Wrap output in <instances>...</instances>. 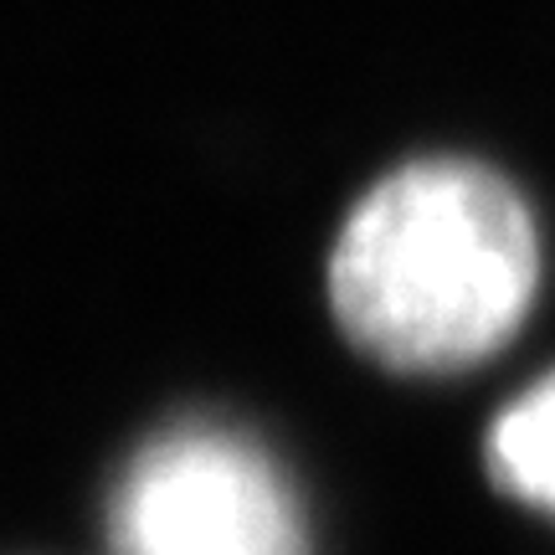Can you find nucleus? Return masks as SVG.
I'll list each match as a JSON object with an SVG mask.
<instances>
[{
    "instance_id": "f257e3e1",
    "label": "nucleus",
    "mask_w": 555,
    "mask_h": 555,
    "mask_svg": "<svg viewBox=\"0 0 555 555\" xmlns=\"http://www.w3.org/2000/svg\"><path fill=\"white\" fill-rule=\"evenodd\" d=\"M540 283L535 221L494 170L416 159L360 201L330 258L339 330L380 365L457 371L494 356Z\"/></svg>"
},
{
    "instance_id": "f03ea898",
    "label": "nucleus",
    "mask_w": 555,
    "mask_h": 555,
    "mask_svg": "<svg viewBox=\"0 0 555 555\" xmlns=\"http://www.w3.org/2000/svg\"><path fill=\"white\" fill-rule=\"evenodd\" d=\"M114 555H309L304 515L258 442L176 427L144 442L108 499Z\"/></svg>"
},
{
    "instance_id": "7ed1b4c3",
    "label": "nucleus",
    "mask_w": 555,
    "mask_h": 555,
    "mask_svg": "<svg viewBox=\"0 0 555 555\" xmlns=\"http://www.w3.org/2000/svg\"><path fill=\"white\" fill-rule=\"evenodd\" d=\"M489 474L509 499L555 515V376L504 406L489 433Z\"/></svg>"
}]
</instances>
